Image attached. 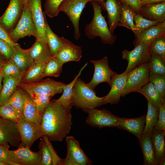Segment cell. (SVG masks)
<instances>
[{
  "instance_id": "cell-21",
  "label": "cell",
  "mask_w": 165,
  "mask_h": 165,
  "mask_svg": "<svg viewBox=\"0 0 165 165\" xmlns=\"http://www.w3.org/2000/svg\"><path fill=\"white\" fill-rule=\"evenodd\" d=\"M105 4L109 28L111 33L113 34L116 28L120 26L121 12L120 2L119 0H105Z\"/></svg>"
},
{
  "instance_id": "cell-36",
  "label": "cell",
  "mask_w": 165,
  "mask_h": 165,
  "mask_svg": "<svg viewBox=\"0 0 165 165\" xmlns=\"http://www.w3.org/2000/svg\"><path fill=\"white\" fill-rule=\"evenodd\" d=\"M0 73L3 77L10 76L14 78L19 77L24 75L20 68L11 59L6 60L0 69Z\"/></svg>"
},
{
  "instance_id": "cell-11",
  "label": "cell",
  "mask_w": 165,
  "mask_h": 165,
  "mask_svg": "<svg viewBox=\"0 0 165 165\" xmlns=\"http://www.w3.org/2000/svg\"><path fill=\"white\" fill-rule=\"evenodd\" d=\"M27 2L31 12L32 19L35 27L36 41L46 44V16L45 14L42 11L41 0H28Z\"/></svg>"
},
{
  "instance_id": "cell-19",
  "label": "cell",
  "mask_w": 165,
  "mask_h": 165,
  "mask_svg": "<svg viewBox=\"0 0 165 165\" xmlns=\"http://www.w3.org/2000/svg\"><path fill=\"white\" fill-rule=\"evenodd\" d=\"M145 117V115L133 119L118 117L116 127L129 131L139 140L143 135Z\"/></svg>"
},
{
  "instance_id": "cell-14",
  "label": "cell",
  "mask_w": 165,
  "mask_h": 165,
  "mask_svg": "<svg viewBox=\"0 0 165 165\" xmlns=\"http://www.w3.org/2000/svg\"><path fill=\"white\" fill-rule=\"evenodd\" d=\"M24 3V0H10L7 9L0 17V23L8 33L20 19Z\"/></svg>"
},
{
  "instance_id": "cell-5",
  "label": "cell",
  "mask_w": 165,
  "mask_h": 165,
  "mask_svg": "<svg viewBox=\"0 0 165 165\" xmlns=\"http://www.w3.org/2000/svg\"><path fill=\"white\" fill-rule=\"evenodd\" d=\"M150 73L149 62L143 64L130 71L127 73L121 96L123 97L131 92H136L146 84L149 81Z\"/></svg>"
},
{
  "instance_id": "cell-54",
  "label": "cell",
  "mask_w": 165,
  "mask_h": 165,
  "mask_svg": "<svg viewBox=\"0 0 165 165\" xmlns=\"http://www.w3.org/2000/svg\"><path fill=\"white\" fill-rule=\"evenodd\" d=\"M63 165H76V164L73 162L66 158L64 159Z\"/></svg>"
},
{
  "instance_id": "cell-25",
  "label": "cell",
  "mask_w": 165,
  "mask_h": 165,
  "mask_svg": "<svg viewBox=\"0 0 165 165\" xmlns=\"http://www.w3.org/2000/svg\"><path fill=\"white\" fill-rule=\"evenodd\" d=\"M23 92L24 98L23 117L27 120L40 125L42 117L39 113L37 106L28 94L23 90Z\"/></svg>"
},
{
  "instance_id": "cell-3",
  "label": "cell",
  "mask_w": 165,
  "mask_h": 165,
  "mask_svg": "<svg viewBox=\"0 0 165 165\" xmlns=\"http://www.w3.org/2000/svg\"><path fill=\"white\" fill-rule=\"evenodd\" d=\"M104 97L97 96L94 90L79 77L73 87L72 104L87 112L102 105Z\"/></svg>"
},
{
  "instance_id": "cell-35",
  "label": "cell",
  "mask_w": 165,
  "mask_h": 165,
  "mask_svg": "<svg viewBox=\"0 0 165 165\" xmlns=\"http://www.w3.org/2000/svg\"><path fill=\"white\" fill-rule=\"evenodd\" d=\"M63 64L56 57H52L46 64L42 78L46 76L59 77L62 72Z\"/></svg>"
},
{
  "instance_id": "cell-42",
  "label": "cell",
  "mask_w": 165,
  "mask_h": 165,
  "mask_svg": "<svg viewBox=\"0 0 165 165\" xmlns=\"http://www.w3.org/2000/svg\"><path fill=\"white\" fill-rule=\"evenodd\" d=\"M157 20L152 21L143 17L139 14H136L134 18V23L137 29V37L140 33L147 28L159 24Z\"/></svg>"
},
{
  "instance_id": "cell-43",
  "label": "cell",
  "mask_w": 165,
  "mask_h": 165,
  "mask_svg": "<svg viewBox=\"0 0 165 165\" xmlns=\"http://www.w3.org/2000/svg\"><path fill=\"white\" fill-rule=\"evenodd\" d=\"M149 80L157 89L162 97L165 99V76L150 72Z\"/></svg>"
},
{
  "instance_id": "cell-40",
  "label": "cell",
  "mask_w": 165,
  "mask_h": 165,
  "mask_svg": "<svg viewBox=\"0 0 165 165\" xmlns=\"http://www.w3.org/2000/svg\"><path fill=\"white\" fill-rule=\"evenodd\" d=\"M29 95L37 106L40 115L42 116L48 106L52 96L45 94H30Z\"/></svg>"
},
{
  "instance_id": "cell-30",
  "label": "cell",
  "mask_w": 165,
  "mask_h": 165,
  "mask_svg": "<svg viewBox=\"0 0 165 165\" xmlns=\"http://www.w3.org/2000/svg\"><path fill=\"white\" fill-rule=\"evenodd\" d=\"M136 92L143 95L148 102L156 107H159L160 104L165 101V99L162 97L157 89L150 81L141 88L137 90Z\"/></svg>"
},
{
  "instance_id": "cell-33",
  "label": "cell",
  "mask_w": 165,
  "mask_h": 165,
  "mask_svg": "<svg viewBox=\"0 0 165 165\" xmlns=\"http://www.w3.org/2000/svg\"><path fill=\"white\" fill-rule=\"evenodd\" d=\"M46 24V36L47 43L53 57L57 54L63 46L60 37L55 34L50 27L45 18Z\"/></svg>"
},
{
  "instance_id": "cell-58",
  "label": "cell",
  "mask_w": 165,
  "mask_h": 165,
  "mask_svg": "<svg viewBox=\"0 0 165 165\" xmlns=\"http://www.w3.org/2000/svg\"><path fill=\"white\" fill-rule=\"evenodd\" d=\"M28 0H24V3H26V2H28Z\"/></svg>"
},
{
  "instance_id": "cell-38",
  "label": "cell",
  "mask_w": 165,
  "mask_h": 165,
  "mask_svg": "<svg viewBox=\"0 0 165 165\" xmlns=\"http://www.w3.org/2000/svg\"><path fill=\"white\" fill-rule=\"evenodd\" d=\"M150 50L152 55L158 56L165 61V36H160L152 42Z\"/></svg>"
},
{
  "instance_id": "cell-20",
  "label": "cell",
  "mask_w": 165,
  "mask_h": 165,
  "mask_svg": "<svg viewBox=\"0 0 165 165\" xmlns=\"http://www.w3.org/2000/svg\"><path fill=\"white\" fill-rule=\"evenodd\" d=\"M165 132L153 129L150 134L154 148L156 160L158 165L165 163Z\"/></svg>"
},
{
  "instance_id": "cell-7",
  "label": "cell",
  "mask_w": 165,
  "mask_h": 165,
  "mask_svg": "<svg viewBox=\"0 0 165 165\" xmlns=\"http://www.w3.org/2000/svg\"><path fill=\"white\" fill-rule=\"evenodd\" d=\"M11 39L17 43L20 39L29 35L35 36V31L28 2L24 3L20 17L15 27L8 32Z\"/></svg>"
},
{
  "instance_id": "cell-49",
  "label": "cell",
  "mask_w": 165,
  "mask_h": 165,
  "mask_svg": "<svg viewBox=\"0 0 165 165\" xmlns=\"http://www.w3.org/2000/svg\"><path fill=\"white\" fill-rule=\"evenodd\" d=\"M50 149L52 160V165H63L64 159L60 158L54 150L51 143L48 138L44 135L42 137Z\"/></svg>"
},
{
  "instance_id": "cell-39",
  "label": "cell",
  "mask_w": 165,
  "mask_h": 165,
  "mask_svg": "<svg viewBox=\"0 0 165 165\" xmlns=\"http://www.w3.org/2000/svg\"><path fill=\"white\" fill-rule=\"evenodd\" d=\"M0 116L4 119L15 122L23 117L16 109L7 103L0 106Z\"/></svg>"
},
{
  "instance_id": "cell-47",
  "label": "cell",
  "mask_w": 165,
  "mask_h": 165,
  "mask_svg": "<svg viewBox=\"0 0 165 165\" xmlns=\"http://www.w3.org/2000/svg\"><path fill=\"white\" fill-rule=\"evenodd\" d=\"M10 147L8 143L2 145L0 144V161L6 165H18L11 161L9 158V151Z\"/></svg>"
},
{
  "instance_id": "cell-22",
  "label": "cell",
  "mask_w": 165,
  "mask_h": 165,
  "mask_svg": "<svg viewBox=\"0 0 165 165\" xmlns=\"http://www.w3.org/2000/svg\"><path fill=\"white\" fill-rule=\"evenodd\" d=\"M139 14L148 20L163 22L165 20V2L142 6Z\"/></svg>"
},
{
  "instance_id": "cell-26",
  "label": "cell",
  "mask_w": 165,
  "mask_h": 165,
  "mask_svg": "<svg viewBox=\"0 0 165 165\" xmlns=\"http://www.w3.org/2000/svg\"><path fill=\"white\" fill-rule=\"evenodd\" d=\"M23 75L18 78L10 76L3 77V85L0 93V106L6 103L13 94L21 82Z\"/></svg>"
},
{
  "instance_id": "cell-13",
  "label": "cell",
  "mask_w": 165,
  "mask_h": 165,
  "mask_svg": "<svg viewBox=\"0 0 165 165\" xmlns=\"http://www.w3.org/2000/svg\"><path fill=\"white\" fill-rule=\"evenodd\" d=\"M9 157L18 165H41L42 152L40 149L38 152H33L30 148L20 144L16 149L9 150Z\"/></svg>"
},
{
  "instance_id": "cell-28",
  "label": "cell",
  "mask_w": 165,
  "mask_h": 165,
  "mask_svg": "<svg viewBox=\"0 0 165 165\" xmlns=\"http://www.w3.org/2000/svg\"><path fill=\"white\" fill-rule=\"evenodd\" d=\"M121 6L120 26L127 28L133 31L135 37L137 35V29L134 23L136 13L134 10L123 0H119Z\"/></svg>"
},
{
  "instance_id": "cell-59",
  "label": "cell",
  "mask_w": 165,
  "mask_h": 165,
  "mask_svg": "<svg viewBox=\"0 0 165 165\" xmlns=\"http://www.w3.org/2000/svg\"><path fill=\"white\" fill-rule=\"evenodd\" d=\"M140 0L141 1V0Z\"/></svg>"
},
{
  "instance_id": "cell-24",
  "label": "cell",
  "mask_w": 165,
  "mask_h": 165,
  "mask_svg": "<svg viewBox=\"0 0 165 165\" xmlns=\"http://www.w3.org/2000/svg\"><path fill=\"white\" fill-rule=\"evenodd\" d=\"M160 36H165V20L149 27L140 33L135 37L134 42V46L135 47L143 42H152Z\"/></svg>"
},
{
  "instance_id": "cell-6",
  "label": "cell",
  "mask_w": 165,
  "mask_h": 165,
  "mask_svg": "<svg viewBox=\"0 0 165 165\" xmlns=\"http://www.w3.org/2000/svg\"><path fill=\"white\" fill-rule=\"evenodd\" d=\"M66 84L48 78L28 83L20 82L18 86L28 94H41L53 97L63 91Z\"/></svg>"
},
{
  "instance_id": "cell-41",
  "label": "cell",
  "mask_w": 165,
  "mask_h": 165,
  "mask_svg": "<svg viewBox=\"0 0 165 165\" xmlns=\"http://www.w3.org/2000/svg\"><path fill=\"white\" fill-rule=\"evenodd\" d=\"M149 64L150 72L165 76V61L158 56L152 55Z\"/></svg>"
},
{
  "instance_id": "cell-44",
  "label": "cell",
  "mask_w": 165,
  "mask_h": 165,
  "mask_svg": "<svg viewBox=\"0 0 165 165\" xmlns=\"http://www.w3.org/2000/svg\"><path fill=\"white\" fill-rule=\"evenodd\" d=\"M63 0H46L44 7L45 13L52 18L57 16L59 11L58 7Z\"/></svg>"
},
{
  "instance_id": "cell-1",
  "label": "cell",
  "mask_w": 165,
  "mask_h": 165,
  "mask_svg": "<svg viewBox=\"0 0 165 165\" xmlns=\"http://www.w3.org/2000/svg\"><path fill=\"white\" fill-rule=\"evenodd\" d=\"M71 108L57 100H50L40 124L44 135L50 141L61 142L70 133L72 124Z\"/></svg>"
},
{
  "instance_id": "cell-46",
  "label": "cell",
  "mask_w": 165,
  "mask_h": 165,
  "mask_svg": "<svg viewBox=\"0 0 165 165\" xmlns=\"http://www.w3.org/2000/svg\"><path fill=\"white\" fill-rule=\"evenodd\" d=\"M154 129L163 130L165 132V101L162 102L159 105V113L158 120Z\"/></svg>"
},
{
  "instance_id": "cell-51",
  "label": "cell",
  "mask_w": 165,
  "mask_h": 165,
  "mask_svg": "<svg viewBox=\"0 0 165 165\" xmlns=\"http://www.w3.org/2000/svg\"><path fill=\"white\" fill-rule=\"evenodd\" d=\"M123 1L129 6L136 14H139L141 7L140 0H123Z\"/></svg>"
},
{
  "instance_id": "cell-9",
  "label": "cell",
  "mask_w": 165,
  "mask_h": 165,
  "mask_svg": "<svg viewBox=\"0 0 165 165\" xmlns=\"http://www.w3.org/2000/svg\"><path fill=\"white\" fill-rule=\"evenodd\" d=\"M87 3L86 0H63L58 7L59 11L65 13L71 21L74 29V37L76 40L80 37L79 20Z\"/></svg>"
},
{
  "instance_id": "cell-29",
  "label": "cell",
  "mask_w": 165,
  "mask_h": 165,
  "mask_svg": "<svg viewBox=\"0 0 165 165\" xmlns=\"http://www.w3.org/2000/svg\"><path fill=\"white\" fill-rule=\"evenodd\" d=\"M144 157V165H157L150 135H143L139 140Z\"/></svg>"
},
{
  "instance_id": "cell-18",
  "label": "cell",
  "mask_w": 165,
  "mask_h": 165,
  "mask_svg": "<svg viewBox=\"0 0 165 165\" xmlns=\"http://www.w3.org/2000/svg\"><path fill=\"white\" fill-rule=\"evenodd\" d=\"M66 138L67 152L66 158L75 163L76 165H90L92 161L85 154L79 144L72 136Z\"/></svg>"
},
{
  "instance_id": "cell-10",
  "label": "cell",
  "mask_w": 165,
  "mask_h": 165,
  "mask_svg": "<svg viewBox=\"0 0 165 165\" xmlns=\"http://www.w3.org/2000/svg\"><path fill=\"white\" fill-rule=\"evenodd\" d=\"M94 65V71L91 80L86 83L91 89H94L99 84L106 82L111 87L112 78L117 74L110 68L108 57L105 56L102 59L97 61L91 60Z\"/></svg>"
},
{
  "instance_id": "cell-8",
  "label": "cell",
  "mask_w": 165,
  "mask_h": 165,
  "mask_svg": "<svg viewBox=\"0 0 165 165\" xmlns=\"http://www.w3.org/2000/svg\"><path fill=\"white\" fill-rule=\"evenodd\" d=\"M16 122L20 144L24 146L30 148L36 140L44 135L40 124L27 120L23 117Z\"/></svg>"
},
{
  "instance_id": "cell-27",
  "label": "cell",
  "mask_w": 165,
  "mask_h": 165,
  "mask_svg": "<svg viewBox=\"0 0 165 165\" xmlns=\"http://www.w3.org/2000/svg\"><path fill=\"white\" fill-rule=\"evenodd\" d=\"M13 54L11 59L20 68L22 73H24L33 62L27 49H22L20 45L12 49Z\"/></svg>"
},
{
  "instance_id": "cell-48",
  "label": "cell",
  "mask_w": 165,
  "mask_h": 165,
  "mask_svg": "<svg viewBox=\"0 0 165 165\" xmlns=\"http://www.w3.org/2000/svg\"><path fill=\"white\" fill-rule=\"evenodd\" d=\"M13 54V50L10 45L0 38V55L6 60H8L11 59Z\"/></svg>"
},
{
  "instance_id": "cell-34",
  "label": "cell",
  "mask_w": 165,
  "mask_h": 165,
  "mask_svg": "<svg viewBox=\"0 0 165 165\" xmlns=\"http://www.w3.org/2000/svg\"><path fill=\"white\" fill-rule=\"evenodd\" d=\"M88 64L86 63L80 69L78 74L73 80L68 84H66L63 88V93L60 97L57 100L66 107L72 108V89L73 86L77 79L81 75L83 69Z\"/></svg>"
},
{
  "instance_id": "cell-17",
  "label": "cell",
  "mask_w": 165,
  "mask_h": 165,
  "mask_svg": "<svg viewBox=\"0 0 165 165\" xmlns=\"http://www.w3.org/2000/svg\"><path fill=\"white\" fill-rule=\"evenodd\" d=\"M127 73L124 72L117 74L112 79L111 90L104 97L102 105L110 104H116L120 100L122 91L125 85Z\"/></svg>"
},
{
  "instance_id": "cell-52",
  "label": "cell",
  "mask_w": 165,
  "mask_h": 165,
  "mask_svg": "<svg viewBox=\"0 0 165 165\" xmlns=\"http://www.w3.org/2000/svg\"><path fill=\"white\" fill-rule=\"evenodd\" d=\"M165 2V0H141V6L148 4L158 3Z\"/></svg>"
},
{
  "instance_id": "cell-15",
  "label": "cell",
  "mask_w": 165,
  "mask_h": 165,
  "mask_svg": "<svg viewBox=\"0 0 165 165\" xmlns=\"http://www.w3.org/2000/svg\"><path fill=\"white\" fill-rule=\"evenodd\" d=\"M21 141L16 122L0 116V144L8 143L13 146L18 147Z\"/></svg>"
},
{
  "instance_id": "cell-55",
  "label": "cell",
  "mask_w": 165,
  "mask_h": 165,
  "mask_svg": "<svg viewBox=\"0 0 165 165\" xmlns=\"http://www.w3.org/2000/svg\"><path fill=\"white\" fill-rule=\"evenodd\" d=\"M6 60L2 57L0 55V69L4 62Z\"/></svg>"
},
{
  "instance_id": "cell-16",
  "label": "cell",
  "mask_w": 165,
  "mask_h": 165,
  "mask_svg": "<svg viewBox=\"0 0 165 165\" xmlns=\"http://www.w3.org/2000/svg\"><path fill=\"white\" fill-rule=\"evenodd\" d=\"M60 38L63 46L54 57L63 64L70 61H79L82 56L81 47L75 45L63 37Z\"/></svg>"
},
{
  "instance_id": "cell-2",
  "label": "cell",
  "mask_w": 165,
  "mask_h": 165,
  "mask_svg": "<svg viewBox=\"0 0 165 165\" xmlns=\"http://www.w3.org/2000/svg\"><path fill=\"white\" fill-rule=\"evenodd\" d=\"M94 9V16L91 21L85 26V34L89 39L97 37L101 38L103 44L112 45L115 42L116 36L112 34L101 13V8L98 3L91 2Z\"/></svg>"
},
{
  "instance_id": "cell-45",
  "label": "cell",
  "mask_w": 165,
  "mask_h": 165,
  "mask_svg": "<svg viewBox=\"0 0 165 165\" xmlns=\"http://www.w3.org/2000/svg\"><path fill=\"white\" fill-rule=\"evenodd\" d=\"M39 148L42 152L41 165H52V160L49 148L43 139L39 143Z\"/></svg>"
},
{
  "instance_id": "cell-31",
  "label": "cell",
  "mask_w": 165,
  "mask_h": 165,
  "mask_svg": "<svg viewBox=\"0 0 165 165\" xmlns=\"http://www.w3.org/2000/svg\"><path fill=\"white\" fill-rule=\"evenodd\" d=\"M148 106L143 135H150L158 120L159 107L154 106L149 102Z\"/></svg>"
},
{
  "instance_id": "cell-12",
  "label": "cell",
  "mask_w": 165,
  "mask_h": 165,
  "mask_svg": "<svg viewBox=\"0 0 165 165\" xmlns=\"http://www.w3.org/2000/svg\"><path fill=\"white\" fill-rule=\"evenodd\" d=\"M88 115L86 119V123L94 127H116L118 117L113 114L105 109L94 108L88 110Z\"/></svg>"
},
{
  "instance_id": "cell-32",
  "label": "cell",
  "mask_w": 165,
  "mask_h": 165,
  "mask_svg": "<svg viewBox=\"0 0 165 165\" xmlns=\"http://www.w3.org/2000/svg\"><path fill=\"white\" fill-rule=\"evenodd\" d=\"M46 63H33L24 74L21 83H28L37 81L42 79V75Z\"/></svg>"
},
{
  "instance_id": "cell-37",
  "label": "cell",
  "mask_w": 165,
  "mask_h": 165,
  "mask_svg": "<svg viewBox=\"0 0 165 165\" xmlns=\"http://www.w3.org/2000/svg\"><path fill=\"white\" fill-rule=\"evenodd\" d=\"M6 103L11 105L23 116L24 104L23 90L18 86Z\"/></svg>"
},
{
  "instance_id": "cell-57",
  "label": "cell",
  "mask_w": 165,
  "mask_h": 165,
  "mask_svg": "<svg viewBox=\"0 0 165 165\" xmlns=\"http://www.w3.org/2000/svg\"><path fill=\"white\" fill-rule=\"evenodd\" d=\"M0 165H6L4 163L0 161Z\"/></svg>"
},
{
  "instance_id": "cell-53",
  "label": "cell",
  "mask_w": 165,
  "mask_h": 165,
  "mask_svg": "<svg viewBox=\"0 0 165 165\" xmlns=\"http://www.w3.org/2000/svg\"><path fill=\"white\" fill-rule=\"evenodd\" d=\"M87 2L92 1L97 2L100 6L101 9L105 11H106L105 7V0H86Z\"/></svg>"
},
{
  "instance_id": "cell-56",
  "label": "cell",
  "mask_w": 165,
  "mask_h": 165,
  "mask_svg": "<svg viewBox=\"0 0 165 165\" xmlns=\"http://www.w3.org/2000/svg\"><path fill=\"white\" fill-rule=\"evenodd\" d=\"M3 77L0 73V93L2 87V82Z\"/></svg>"
},
{
  "instance_id": "cell-4",
  "label": "cell",
  "mask_w": 165,
  "mask_h": 165,
  "mask_svg": "<svg viewBox=\"0 0 165 165\" xmlns=\"http://www.w3.org/2000/svg\"><path fill=\"white\" fill-rule=\"evenodd\" d=\"M152 42L140 43L131 51L125 50L122 51L123 59L127 60L128 63L124 72L128 73L134 68L149 62L152 56L150 48Z\"/></svg>"
},
{
  "instance_id": "cell-50",
  "label": "cell",
  "mask_w": 165,
  "mask_h": 165,
  "mask_svg": "<svg viewBox=\"0 0 165 165\" xmlns=\"http://www.w3.org/2000/svg\"><path fill=\"white\" fill-rule=\"evenodd\" d=\"M0 38L6 41L11 46L12 49L19 45L13 42L10 38L8 33L0 23Z\"/></svg>"
},
{
  "instance_id": "cell-23",
  "label": "cell",
  "mask_w": 165,
  "mask_h": 165,
  "mask_svg": "<svg viewBox=\"0 0 165 165\" xmlns=\"http://www.w3.org/2000/svg\"><path fill=\"white\" fill-rule=\"evenodd\" d=\"M27 50L33 63H46L53 57L47 43L35 41L32 46Z\"/></svg>"
}]
</instances>
